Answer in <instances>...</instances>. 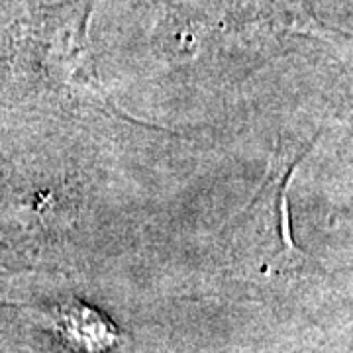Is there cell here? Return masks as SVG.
<instances>
[{"label":"cell","mask_w":353,"mask_h":353,"mask_svg":"<svg viewBox=\"0 0 353 353\" xmlns=\"http://www.w3.org/2000/svg\"><path fill=\"white\" fill-rule=\"evenodd\" d=\"M50 326L67 347L79 353H108L122 338L108 316L77 299L53 308Z\"/></svg>","instance_id":"cell-1"}]
</instances>
